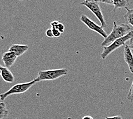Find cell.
Segmentation results:
<instances>
[{
	"instance_id": "6da1fadb",
	"label": "cell",
	"mask_w": 133,
	"mask_h": 119,
	"mask_svg": "<svg viewBox=\"0 0 133 119\" xmlns=\"http://www.w3.org/2000/svg\"><path fill=\"white\" fill-rule=\"evenodd\" d=\"M113 24L114 26L111 32L106 38H104L103 42L101 43V45L102 46L104 47L109 46L114 41L124 37V36L127 35L131 32V28L127 24L117 25L115 21H114Z\"/></svg>"
},
{
	"instance_id": "7a4b0ae2",
	"label": "cell",
	"mask_w": 133,
	"mask_h": 119,
	"mask_svg": "<svg viewBox=\"0 0 133 119\" xmlns=\"http://www.w3.org/2000/svg\"><path fill=\"white\" fill-rule=\"evenodd\" d=\"M38 82H39V81H38L37 78H36L29 82L17 84L13 85L12 88H10L6 92H5L4 93H2L0 95V99H1V101H4L7 97H8L12 95L25 93L28 90H29L33 85H34Z\"/></svg>"
},
{
	"instance_id": "3957f363",
	"label": "cell",
	"mask_w": 133,
	"mask_h": 119,
	"mask_svg": "<svg viewBox=\"0 0 133 119\" xmlns=\"http://www.w3.org/2000/svg\"><path fill=\"white\" fill-rule=\"evenodd\" d=\"M132 37H133V31H131L127 35L124 36V37H121L115 40V41H114L109 46L103 47V51L101 54L102 59L103 60L106 59L107 57L111 53H112L113 52H114L116 49H118L121 46L126 45L127 41L130 40V39H131Z\"/></svg>"
},
{
	"instance_id": "277c9868",
	"label": "cell",
	"mask_w": 133,
	"mask_h": 119,
	"mask_svg": "<svg viewBox=\"0 0 133 119\" xmlns=\"http://www.w3.org/2000/svg\"><path fill=\"white\" fill-rule=\"evenodd\" d=\"M68 73V70L66 68L40 71L38 72L37 79L39 81H53V80H56L61 77L66 75Z\"/></svg>"
},
{
	"instance_id": "5b68a950",
	"label": "cell",
	"mask_w": 133,
	"mask_h": 119,
	"mask_svg": "<svg viewBox=\"0 0 133 119\" xmlns=\"http://www.w3.org/2000/svg\"><path fill=\"white\" fill-rule=\"evenodd\" d=\"M80 5H83L89 9L91 12L94 13L96 18L98 19L100 23L101 24V26L103 27H106L107 24L106 21L104 20V16L102 13V11L99 4L97 2L90 0V1H84L80 3Z\"/></svg>"
},
{
	"instance_id": "8992f818",
	"label": "cell",
	"mask_w": 133,
	"mask_h": 119,
	"mask_svg": "<svg viewBox=\"0 0 133 119\" xmlns=\"http://www.w3.org/2000/svg\"><path fill=\"white\" fill-rule=\"evenodd\" d=\"M80 20L90 29L98 33V34L102 36L104 38H106L108 36L106 32H105V30L103 29V27L102 26L98 25L96 24L95 22H94L93 21L91 20V19L88 18L87 16L82 15L81 17H80Z\"/></svg>"
},
{
	"instance_id": "52a82bcc",
	"label": "cell",
	"mask_w": 133,
	"mask_h": 119,
	"mask_svg": "<svg viewBox=\"0 0 133 119\" xmlns=\"http://www.w3.org/2000/svg\"><path fill=\"white\" fill-rule=\"evenodd\" d=\"M18 57L12 52L8 51L3 53L2 56V60L3 61L5 66L10 68L14 65Z\"/></svg>"
},
{
	"instance_id": "ba28073f",
	"label": "cell",
	"mask_w": 133,
	"mask_h": 119,
	"mask_svg": "<svg viewBox=\"0 0 133 119\" xmlns=\"http://www.w3.org/2000/svg\"><path fill=\"white\" fill-rule=\"evenodd\" d=\"M123 54L124 60L128 65L130 71L133 73V54L131 52V49L130 48V47L127 44L124 46Z\"/></svg>"
},
{
	"instance_id": "9c48e42d",
	"label": "cell",
	"mask_w": 133,
	"mask_h": 119,
	"mask_svg": "<svg viewBox=\"0 0 133 119\" xmlns=\"http://www.w3.org/2000/svg\"><path fill=\"white\" fill-rule=\"evenodd\" d=\"M29 46L26 45L22 44H12L10 46L8 51L12 52L17 57H20L28 51Z\"/></svg>"
},
{
	"instance_id": "30bf717a",
	"label": "cell",
	"mask_w": 133,
	"mask_h": 119,
	"mask_svg": "<svg viewBox=\"0 0 133 119\" xmlns=\"http://www.w3.org/2000/svg\"><path fill=\"white\" fill-rule=\"evenodd\" d=\"M1 76L4 81L8 83H13L15 81V76L9 68L5 66H0Z\"/></svg>"
},
{
	"instance_id": "8fae6325",
	"label": "cell",
	"mask_w": 133,
	"mask_h": 119,
	"mask_svg": "<svg viewBox=\"0 0 133 119\" xmlns=\"http://www.w3.org/2000/svg\"><path fill=\"white\" fill-rule=\"evenodd\" d=\"M129 4V2L127 0H113L112 5H114L113 12H115L118 8H126L127 5Z\"/></svg>"
},
{
	"instance_id": "7c38bea8",
	"label": "cell",
	"mask_w": 133,
	"mask_h": 119,
	"mask_svg": "<svg viewBox=\"0 0 133 119\" xmlns=\"http://www.w3.org/2000/svg\"><path fill=\"white\" fill-rule=\"evenodd\" d=\"M125 8L127 12L124 15V20L127 24L131 25L132 26H133V8L131 9H129L127 7Z\"/></svg>"
},
{
	"instance_id": "4fadbf2b",
	"label": "cell",
	"mask_w": 133,
	"mask_h": 119,
	"mask_svg": "<svg viewBox=\"0 0 133 119\" xmlns=\"http://www.w3.org/2000/svg\"><path fill=\"white\" fill-rule=\"evenodd\" d=\"M9 115V110L4 102L0 103V119H7Z\"/></svg>"
},
{
	"instance_id": "5bb4252c",
	"label": "cell",
	"mask_w": 133,
	"mask_h": 119,
	"mask_svg": "<svg viewBox=\"0 0 133 119\" xmlns=\"http://www.w3.org/2000/svg\"><path fill=\"white\" fill-rule=\"evenodd\" d=\"M52 29H55L59 30V31L62 33L64 32L65 30V26L63 24L61 23L59 21H54L50 24Z\"/></svg>"
},
{
	"instance_id": "9a60e30c",
	"label": "cell",
	"mask_w": 133,
	"mask_h": 119,
	"mask_svg": "<svg viewBox=\"0 0 133 119\" xmlns=\"http://www.w3.org/2000/svg\"><path fill=\"white\" fill-rule=\"evenodd\" d=\"M127 99H128L129 101L133 103V81H132L131 87H130L129 93L127 94Z\"/></svg>"
},
{
	"instance_id": "2e32d148",
	"label": "cell",
	"mask_w": 133,
	"mask_h": 119,
	"mask_svg": "<svg viewBox=\"0 0 133 119\" xmlns=\"http://www.w3.org/2000/svg\"><path fill=\"white\" fill-rule=\"evenodd\" d=\"M45 34L48 37H49V38L54 37L53 30H52V28H49L47 29L45 32Z\"/></svg>"
},
{
	"instance_id": "e0dca14e",
	"label": "cell",
	"mask_w": 133,
	"mask_h": 119,
	"mask_svg": "<svg viewBox=\"0 0 133 119\" xmlns=\"http://www.w3.org/2000/svg\"><path fill=\"white\" fill-rule=\"evenodd\" d=\"M92 1H95V2H103V3L112 5L113 0H92Z\"/></svg>"
},
{
	"instance_id": "ac0fdd59",
	"label": "cell",
	"mask_w": 133,
	"mask_h": 119,
	"mask_svg": "<svg viewBox=\"0 0 133 119\" xmlns=\"http://www.w3.org/2000/svg\"><path fill=\"white\" fill-rule=\"evenodd\" d=\"M52 30H53V33H54V37H59L62 33H61L59 30L55 29H52Z\"/></svg>"
},
{
	"instance_id": "d6986e66",
	"label": "cell",
	"mask_w": 133,
	"mask_h": 119,
	"mask_svg": "<svg viewBox=\"0 0 133 119\" xmlns=\"http://www.w3.org/2000/svg\"><path fill=\"white\" fill-rule=\"evenodd\" d=\"M127 44L129 45L130 49H133V37H132L131 39H130L129 42L127 43Z\"/></svg>"
},
{
	"instance_id": "ffe728a7",
	"label": "cell",
	"mask_w": 133,
	"mask_h": 119,
	"mask_svg": "<svg viewBox=\"0 0 133 119\" xmlns=\"http://www.w3.org/2000/svg\"><path fill=\"white\" fill-rule=\"evenodd\" d=\"M105 119H122L121 116H115L112 117H106Z\"/></svg>"
},
{
	"instance_id": "44dd1931",
	"label": "cell",
	"mask_w": 133,
	"mask_h": 119,
	"mask_svg": "<svg viewBox=\"0 0 133 119\" xmlns=\"http://www.w3.org/2000/svg\"><path fill=\"white\" fill-rule=\"evenodd\" d=\"M82 119H94V118L91 116L86 115V116H84V117H83Z\"/></svg>"
},
{
	"instance_id": "7402d4cb",
	"label": "cell",
	"mask_w": 133,
	"mask_h": 119,
	"mask_svg": "<svg viewBox=\"0 0 133 119\" xmlns=\"http://www.w3.org/2000/svg\"><path fill=\"white\" fill-rule=\"evenodd\" d=\"M18 1H25V0H18Z\"/></svg>"
},
{
	"instance_id": "603a6c76",
	"label": "cell",
	"mask_w": 133,
	"mask_h": 119,
	"mask_svg": "<svg viewBox=\"0 0 133 119\" xmlns=\"http://www.w3.org/2000/svg\"><path fill=\"white\" fill-rule=\"evenodd\" d=\"M85 1H90V0H85Z\"/></svg>"
},
{
	"instance_id": "cb8c5ba5",
	"label": "cell",
	"mask_w": 133,
	"mask_h": 119,
	"mask_svg": "<svg viewBox=\"0 0 133 119\" xmlns=\"http://www.w3.org/2000/svg\"><path fill=\"white\" fill-rule=\"evenodd\" d=\"M15 119H18V118H16Z\"/></svg>"
}]
</instances>
